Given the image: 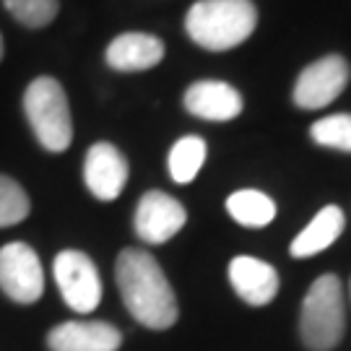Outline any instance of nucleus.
I'll return each instance as SVG.
<instances>
[{
	"label": "nucleus",
	"instance_id": "1",
	"mask_svg": "<svg viewBox=\"0 0 351 351\" xmlns=\"http://www.w3.org/2000/svg\"><path fill=\"white\" fill-rule=\"evenodd\" d=\"M114 281L128 313L151 330H167L177 323L175 289L159 261L141 247H125L114 263Z\"/></svg>",
	"mask_w": 351,
	"mask_h": 351
},
{
	"label": "nucleus",
	"instance_id": "2",
	"mask_svg": "<svg viewBox=\"0 0 351 351\" xmlns=\"http://www.w3.org/2000/svg\"><path fill=\"white\" fill-rule=\"evenodd\" d=\"M258 8L252 0H198L185 13L188 37L211 52H226L252 37Z\"/></svg>",
	"mask_w": 351,
	"mask_h": 351
},
{
	"label": "nucleus",
	"instance_id": "3",
	"mask_svg": "<svg viewBox=\"0 0 351 351\" xmlns=\"http://www.w3.org/2000/svg\"><path fill=\"white\" fill-rule=\"evenodd\" d=\"M24 114L39 146L63 154L73 141V114L63 84L52 75H37L24 91Z\"/></svg>",
	"mask_w": 351,
	"mask_h": 351
},
{
	"label": "nucleus",
	"instance_id": "4",
	"mask_svg": "<svg viewBox=\"0 0 351 351\" xmlns=\"http://www.w3.org/2000/svg\"><path fill=\"white\" fill-rule=\"evenodd\" d=\"M346 330V310H343V289L339 276L323 274L315 278L302 302L300 336L310 351L336 349Z\"/></svg>",
	"mask_w": 351,
	"mask_h": 351
},
{
	"label": "nucleus",
	"instance_id": "5",
	"mask_svg": "<svg viewBox=\"0 0 351 351\" xmlns=\"http://www.w3.org/2000/svg\"><path fill=\"white\" fill-rule=\"evenodd\" d=\"M55 284L63 294L65 304L75 313H94L101 302V278L94 261L81 250L58 252L52 263Z\"/></svg>",
	"mask_w": 351,
	"mask_h": 351
},
{
	"label": "nucleus",
	"instance_id": "6",
	"mask_svg": "<svg viewBox=\"0 0 351 351\" xmlns=\"http://www.w3.org/2000/svg\"><path fill=\"white\" fill-rule=\"evenodd\" d=\"M0 289L19 304H34L45 294L42 261L26 242H8L0 247Z\"/></svg>",
	"mask_w": 351,
	"mask_h": 351
},
{
	"label": "nucleus",
	"instance_id": "7",
	"mask_svg": "<svg viewBox=\"0 0 351 351\" xmlns=\"http://www.w3.org/2000/svg\"><path fill=\"white\" fill-rule=\"evenodd\" d=\"M351 68L343 55H326L310 63L300 73L291 99L300 110H323L330 101H336L349 86Z\"/></svg>",
	"mask_w": 351,
	"mask_h": 351
},
{
	"label": "nucleus",
	"instance_id": "8",
	"mask_svg": "<svg viewBox=\"0 0 351 351\" xmlns=\"http://www.w3.org/2000/svg\"><path fill=\"white\" fill-rule=\"evenodd\" d=\"M185 224H188V211L169 193L149 190L141 195L136 216H133V226H136L138 239H143L146 245L169 242Z\"/></svg>",
	"mask_w": 351,
	"mask_h": 351
},
{
	"label": "nucleus",
	"instance_id": "9",
	"mask_svg": "<svg viewBox=\"0 0 351 351\" xmlns=\"http://www.w3.org/2000/svg\"><path fill=\"white\" fill-rule=\"evenodd\" d=\"M125 154L110 141H97L84 159V182L99 201H114L128 185Z\"/></svg>",
	"mask_w": 351,
	"mask_h": 351
},
{
	"label": "nucleus",
	"instance_id": "10",
	"mask_svg": "<svg viewBox=\"0 0 351 351\" xmlns=\"http://www.w3.org/2000/svg\"><path fill=\"white\" fill-rule=\"evenodd\" d=\"M182 104L193 117H201L208 123H229L242 114V94L226 81L203 78L185 88Z\"/></svg>",
	"mask_w": 351,
	"mask_h": 351
},
{
	"label": "nucleus",
	"instance_id": "11",
	"mask_svg": "<svg viewBox=\"0 0 351 351\" xmlns=\"http://www.w3.org/2000/svg\"><path fill=\"white\" fill-rule=\"evenodd\" d=\"M123 333L101 320H68L47 333L50 351H117Z\"/></svg>",
	"mask_w": 351,
	"mask_h": 351
},
{
	"label": "nucleus",
	"instance_id": "12",
	"mask_svg": "<svg viewBox=\"0 0 351 351\" xmlns=\"http://www.w3.org/2000/svg\"><path fill=\"white\" fill-rule=\"evenodd\" d=\"M164 60V42L156 34L146 32H125L107 45L104 63L117 73H141Z\"/></svg>",
	"mask_w": 351,
	"mask_h": 351
},
{
	"label": "nucleus",
	"instance_id": "13",
	"mask_svg": "<svg viewBox=\"0 0 351 351\" xmlns=\"http://www.w3.org/2000/svg\"><path fill=\"white\" fill-rule=\"evenodd\" d=\"M229 284L237 291L239 300L252 307H263L276 300L278 294L276 268L252 255H237L229 263Z\"/></svg>",
	"mask_w": 351,
	"mask_h": 351
},
{
	"label": "nucleus",
	"instance_id": "14",
	"mask_svg": "<svg viewBox=\"0 0 351 351\" xmlns=\"http://www.w3.org/2000/svg\"><path fill=\"white\" fill-rule=\"evenodd\" d=\"M343 226H346V216H343V211H341L339 206H333V203L323 206L313 221L294 237L289 252L294 258H313L317 252L328 250L341 237Z\"/></svg>",
	"mask_w": 351,
	"mask_h": 351
},
{
	"label": "nucleus",
	"instance_id": "15",
	"mask_svg": "<svg viewBox=\"0 0 351 351\" xmlns=\"http://www.w3.org/2000/svg\"><path fill=\"white\" fill-rule=\"evenodd\" d=\"M226 211L229 216L242 226L261 229L268 226L276 219V203L271 195H265L261 190H237L226 198Z\"/></svg>",
	"mask_w": 351,
	"mask_h": 351
},
{
	"label": "nucleus",
	"instance_id": "16",
	"mask_svg": "<svg viewBox=\"0 0 351 351\" xmlns=\"http://www.w3.org/2000/svg\"><path fill=\"white\" fill-rule=\"evenodd\" d=\"M206 156H208V146L201 136H182L180 141H175L167 156L169 177L177 185H188L198 177L201 167L206 164Z\"/></svg>",
	"mask_w": 351,
	"mask_h": 351
},
{
	"label": "nucleus",
	"instance_id": "17",
	"mask_svg": "<svg viewBox=\"0 0 351 351\" xmlns=\"http://www.w3.org/2000/svg\"><path fill=\"white\" fill-rule=\"evenodd\" d=\"M3 5L26 29H45L60 13V0H3Z\"/></svg>",
	"mask_w": 351,
	"mask_h": 351
},
{
	"label": "nucleus",
	"instance_id": "18",
	"mask_svg": "<svg viewBox=\"0 0 351 351\" xmlns=\"http://www.w3.org/2000/svg\"><path fill=\"white\" fill-rule=\"evenodd\" d=\"M32 211V201L13 177L0 175V229L21 224Z\"/></svg>",
	"mask_w": 351,
	"mask_h": 351
},
{
	"label": "nucleus",
	"instance_id": "19",
	"mask_svg": "<svg viewBox=\"0 0 351 351\" xmlns=\"http://www.w3.org/2000/svg\"><path fill=\"white\" fill-rule=\"evenodd\" d=\"M310 138L323 146V149H336L351 154V114H330L313 123L310 128Z\"/></svg>",
	"mask_w": 351,
	"mask_h": 351
},
{
	"label": "nucleus",
	"instance_id": "20",
	"mask_svg": "<svg viewBox=\"0 0 351 351\" xmlns=\"http://www.w3.org/2000/svg\"><path fill=\"white\" fill-rule=\"evenodd\" d=\"M3 52H5V47H3V34H0V60H3Z\"/></svg>",
	"mask_w": 351,
	"mask_h": 351
}]
</instances>
